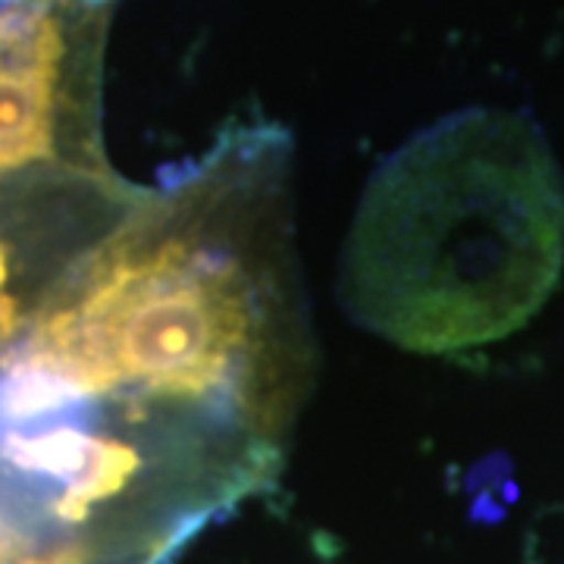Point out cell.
I'll return each instance as SVG.
<instances>
[{"mask_svg": "<svg viewBox=\"0 0 564 564\" xmlns=\"http://www.w3.org/2000/svg\"><path fill=\"white\" fill-rule=\"evenodd\" d=\"M562 263L564 182L540 126L518 110H464L370 182L351 307L408 348L458 351L524 326Z\"/></svg>", "mask_w": 564, "mask_h": 564, "instance_id": "obj_1", "label": "cell"}, {"mask_svg": "<svg viewBox=\"0 0 564 564\" xmlns=\"http://www.w3.org/2000/svg\"><path fill=\"white\" fill-rule=\"evenodd\" d=\"M245 336L248 307L232 267L182 242L113 261L79 304L39 326L41 348L88 392L135 380L198 395L220 383Z\"/></svg>", "mask_w": 564, "mask_h": 564, "instance_id": "obj_2", "label": "cell"}, {"mask_svg": "<svg viewBox=\"0 0 564 564\" xmlns=\"http://www.w3.org/2000/svg\"><path fill=\"white\" fill-rule=\"evenodd\" d=\"M0 455L25 474H41L66 484V492L57 502L63 521H82L91 505L120 492L126 480L139 470L135 448L69 426L32 436L10 433L0 443Z\"/></svg>", "mask_w": 564, "mask_h": 564, "instance_id": "obj_3", "label": "cell"}, {"mask_svg": "<svg viewBox=\"0 0 564 564\" xmlns=\"http://www.w3.org/2000/svg\"><path fill=\"white\" fill-rule=\"evenodd\" d=\"M88 392L29 345L0 370V430L76 408Z\"/></svg>", "mask_w": 564, "mask_h": 564, "instance_id": "obj_4", "label": "cell"}, {"mask_svg": "<svg viewBox=\"0 0 564 564\" xmlns=\"http://www.w3.org/2000/svg\"><path fill=\"white\" fill-rule=\"evenodd\" d=\"M25 533L20 524L0 508V564H29L25 562Z\"/></svg>", "mask_w": 564, "mask_h": 564, "instance_id": "obj_5", "label": "cell"}, {"mask_svg": "<svg viewBox=\"0 0 564 564\" xmlns=\"http://www.w3.org/2000/svg\"><path fill=\"white\" fill-rule=\"evenodd\" d=\"M3 280H7V261H3V251H0V292H3Z\"/></svg>", "mask_w": 564, "mask_h": 564, "instance_id": "obj_6", "label": "cell"}, {"mask_svg": "<svg viewBox=\"0 0 564 564\" xmlns=\"http://www.w3.org/2000/svg\"><path fill=\"white\" fill-rule=\"evenodd\" d=\"M85 3H107V0H85Z\"/></svg>", "mask_w": 564, "mask_h": 564, "instance_id": "obj_7", "label": "cell"}]
</instances>
